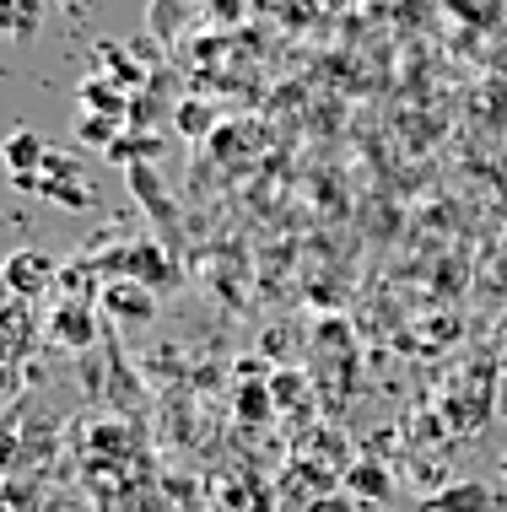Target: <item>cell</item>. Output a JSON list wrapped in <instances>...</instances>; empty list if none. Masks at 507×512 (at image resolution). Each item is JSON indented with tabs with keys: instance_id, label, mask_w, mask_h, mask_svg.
I'll return each mask as SVG.
<instances>
[{
	"instance_id": "12",
	"label": "cell",
	"mask_w": 507,
	"mask_h": 512,
	"mask_svg": "<svg viewBox=\"0 0 507 512\" xmlns=\"http://www.w3.org/2000/svg\"><path fill=\"white\" fill-rule=\"evenodd\" d=\"M76 141H81V146L108 151V146L119 141V119H108V114H87V108H81V114H76Z\"/></svg>"
},
{
	"instance_id": "7",
	"label": "cell",
	"mask_w": 507,
	"mask_h": 512,
	"mask_svg": "<svg viewBox=\"0 0 507 512\" xmlns=\"http://www.w3.org/2000/svg\"><path fill=\"white\" fill-rule=\"evenodd\" d=\"M76 98L87 114H108V119H125L130 114V98H125V87H114V81H103V76H87L76 87Z\"/></svg>"
},
{
	"instance_id": "5",
	"label": "cell",
	"mask_w": 507,
	"mask_h": 512,
	"mask_svg": "<svg viewBox=\"0 0 507 512\" xmlns=\"http://www.w3.org/2000/svg\"><path fill=\"white\" fill-rule=\"evenodd\" d=\"M340 491L356 496V502H389L394 480H389V469H383L378 459H356L346 475H340Z\"/></svg>"
},
{
	"instance_id": "15",
	"label": "cell",
	"mask_w": 507,
	"mask_h": 512,
	"mask_svg": "<svg viewBox=\"0 0 507 512\" xmlns=\"http://www.w3.org/2000/svg\"><path fill=\"white\" fill-rule=\"evenodd\" d=\"M216 124V114H211V103H200V98H184L178 103V130L189 135V141H200L205 130Z\"/></svg>"
},
{
	"instance_id": "17",
	"label": "cell",
	"mask_w": 507,
	"mask_h": 512,
	"mask_svg": "<svg viewBox=\"0 0 507 512\" xmlns=\"http://www.w3.org/2000/svg\"><path fill=\"white\" fill-rule=\"evenodd\" d=\"M22 340H27V308L11 297V308H6V356H11V362L22 356Z\"/></svg>"
},
{
	"instance_id": "11",
	"label": "cell",
	"mask_w": 507,
	"mask_h": 512,
	"mask_svg": "<svg viewBox=\"0 0 507 512\" xmlns=\"http://www.w3.org/2000/svg\"><path fill=\"white\" fill-rule=\"evenodd\" d=\"M270 415H276V399H270V383H243L238 389V421L243 426H265Z\"/></svg>"
},
{
	"instance_id": "18",
	"label": "cell",
	"mask_w": 507,
	"mask_h": 512,
	"mask_svg": "<svg viewBox=\"0 0 507 512\" xmlns=\"http://www.w3.org/2000/svg\"><path fill=\"white\" fill-rule=\"evenodd\" d=\"M303 512H356V496H346V491H330V496H319V502H308Z\"/></svg>"
},
{
	"instance_id": "8",
	"label": "cell",
	"mask_w": 507,
	"mask_h": 512,
	"mask_svg": "<svg viewBox=\"0 0 507 512\" xmlns=\"http://www.w3.org/2000/svg\"><path fill=\"white\" fill-rule=\"evenodd\" d=\"M44 11H49V0H0V27H6L17 44H27V38L44 27Z\"/></svg>"
},
{
	"instance_id": "6",
	"label": "cell",
	"mask_w": 507,
	"mask_h": 512,
	"mask_svg": "<svg viewBox=\"0 0 507 512\" xmlns=\"http://www.w3.org/2000/svg\"><path fill=\"white\" fill-rule=\"evenodd\" d=\"M44 162H49L44 135L11 130V141H6V168H11V178H38V173H44Z\"/></svg>"
},
{
	"instance_id": "10",
	"label": "cell",
	"mask_w": 507,
	"mask_h": 512,
	"mask_svg": "<svg viewBox=\"0 0 507 512\" xmlns=\"http://www.w3.org/2000/svg\"><path fill=\"white\" fill-rule=\"evenodd\" d=\"M286 486H292V496H297V502L308 507V502H319V496L340 491V480H335V475H324L319 464H297L292 475H286Z\"/></svg>"
},
{
	"instance_id": "2",
	"label": "cell",
	"mask_w": 507,
	"mask_h": 512,
	"mask_svg": "<svg viewBox=\"0 0 507 512\" xmlns=\"http://www.w3.org/2000/svg\"><path fill=\"white\" fill-rule=\"evenodd\" d=\"M98 308L114 318V324H135V329H146L157 318V297H152V286L146 281H135V275H119V281H108L103 286V297H98Z\"/></svg>"
},
{
	"instance_id": "13",
	"label": "cell",
	"mask_w": 507,
	"mask_h": 512,
	"mask_svg": "<svg viewBox=\"0 0 507 512\" xmlns=\"http://www.w3.org/2000/svg\"><path fill=\"white\" fill-rule=\"evenodd\" d=\"M157 151H162V141H157V135H119V141L108 146L103 157H108V162H119V168H135V162L157 157Z\"/></svg>"
},
{
	"instance_id": "3",
	"label": "cell",
	"mask_w": 507,
	"mask_h": 512,
	"mask_svg": "<svg viewBox=\"0 0 507 512\" xmlns=\"http://www.w3.org/2000/svg\"><path fill=\"white\" fill-rule=\"evenodd\" d=\"M497 507H502V496L481 486V480H454V486L421 496V512H497Z\"/></svg>"
},
{
	"instance_id": "9",
	"label": "cell",
	"mask_w": 507,
	"mask_h": 512,
	"mask_svg": "<svg viewBox=\"0 0 507 512\" xmlns=\"http://www.w3.org/2000/svg\"><path fill=\"white\" fill-rule=\"evenodd\" d=\"M130 173V189H135V200L152 211V221H173V205L162 200V184H157V173H152V162H135V168H125Z\"/></svg>"
},
{
	"instance_id": "14",
	"label": "cell",
	"mask_w": 507,
	"mask_h": 512,
	"mask_svg": "<svg viewBox=\"0 0 507 512\" xmlns=\"http://www.w3.org/2000/svg\"><path fill=\"white\" fill-rule=\"evenodd\" d=\"M270 399H276V410H297V399H308V378L297 367L270 372Z\"/></svg>"
},
{
	"instance_id": "4",
	"label": "cell",
	"mask_w": 507,
	"mask_h": 512,
	"mask_svg": "<svg viewBox=\"0 0 507 512\" xmlns=\"http://www.w3.org/2000/svg\"><path fill=\"white\" fill-rule=\"evenodd\" d=\"M49 340L65 345V351H87L98 340V318L87 313V302H60L49 318Z\"/></svg>"
},
{
	"instance_id": "1",
	"label": "cell",
	"mask_w": 507,
	"mask_h": 512,
	"mask_svg": "<svg viewBox=\"0 0 507 512\" xmlns=\"http://www.w3.org/2000/svg\"><path fill=\"white\" fill-rule=\"evenodd\" d=\"M0 281H6V292L27 302V297H44L54 281H60V265L44 254V248H17V254L0 265Z\"/></svg>"
},
{
	"instance_id": "19",
	"label": "cell",
	"mask_w": 507,
	"mask_h": 512,
	"mask_svg": "<svg viewBox=\"0 0 507 512\" xmlns=\"http://www.w3.org/2000/svg\"><path fill=\"white\" fill-rule=\"evenodd\" d=\"M49 6H60V11H87L92 0H49Z\"/></svg>"
},
{
	"instance_id": "16",
	"label": "cell",
	"mask_w": 507,
	"mask_h": 512,
	"mask_svg": "<svg viewBox=\"0 0 507 512\" xmlns=\"http://www.w3.org/2000/svg\"><path fill=\"white\" fill-rule=\"evenodd\" d=\"M178 17H184V0H152V33L162 44L178 33Z\"/></svg>"
}]
</instances>
